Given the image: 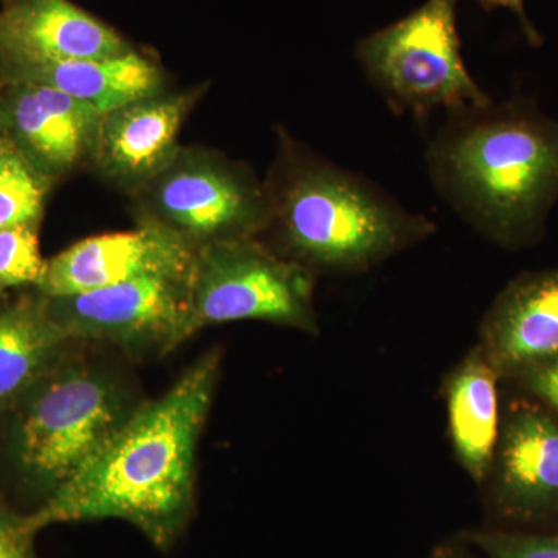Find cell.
<instances>
[{"label": "cell", "mask_w": 558, "mask_h": 558, "mask_svg": "<svg viewBox=\"0 0 558 558\" xmlns=\"http://www.w3.org/2000/svg\"><path fill=\"white\" fill-rule=\"evenodd\" d=\"M219 371L220 352H207L163 396L140 403L105 449L27 515L32 531L123 520L156 548H171L193 513L197 446Z\"/></svg>", "instance_id": "obj_1"}, {"label": "cell", "mask_w": 558, "mask_h": 558, "mask_svg": "<svg viewBox=\"0 0 558 558\" xmlns=\"http://www.w3.org/2000/svg\"><path fill=\"white\" fill-rule=\"evenodd\" d=\"M425 167L440 199L481 236L524 247L558 202V120L524 97L447 113Z\"/></svg>", "instance_id": "obj_2"}, {"label": "cell", "mask_w": 558, "mask_h": 558, "mask_svg": "<svg viewBox=\"0 0 558 558\" xmlns=\"http://www.w3.org/2000/svg\"><path fill=\"white\" fill-rule=\"evenodd\" d=\"M264 189L267 247L314 274H365L436 231L365 175L289 140Z\"/></svg>", "instance_id": "obj_3"}, {"label": "cell", "mask_w": 558, "mask_h": 558, "mask_svg": "<svg viewBox=\"0 0 558 558\" xmlns=\"http://www.w3.org/2000/svg\"><path fill=\"white\" fill-rule=\"evenodd\" d=\"M119 371L70 352L14 407L11 454L44 501L86 468L140 405Z\"/></svg>", "instance_id": "obj_4"}, {"label": "cell", "mask_w": 558, "mask_h": 558, "mask_svg": "<svg viewBox=\"0 0 558 558\" xmlns=\"http://www.w3.org/2000/svg\"><path fill=\"white\" fill-rule=\"evenodd\" d=\"M363 75L398 116L425 121L494 100L462 57L457 0H425L402 20L369 33L355 46Z\"/></svg>", "instance_id": "obj_5"}, {"label": "cell", "mask_w": 558, "mask_h": 558, "mask_svg": "<svg viewBox=\"0 0 558 558\" xmlns=\"http://www.w3.org/2000/svg\"><path fill=\"white\" fill-rule=\"evenodd\" d=\"M132 196L138 222L167 230L194 252L216 242L259 238L266 229L263 183L244 165L205 149L180 148Z\"/></svg>", "instance_id": "obj_6"}, {"label": "cell", "mask_w": 558, "mask_h": 558, "mask_svg": "<svg viewBox=\"0 0 558 558\" xmlns=\"http://www.w3.org/2000/svg\"><path fill=\"white\" fill-rule=\"evenodd\" d=\"M315 274L267 247L259 238L196 250L191 267L193 333L227 323H274L318 333Z\"/></svg>", "instance_id": "obj_7"}, {"label": "cell", "mask_w": 558, "mask_h": 558, "mask_svg": "<svg viewBox=\"0 0 558 558\" xmlns=\"http://www.w3.org/2000/svg\"><path fill=\"white\" fill-rule=\"evenodd\" d=\"M44 299L50 318L72 343L110 344L131 354L163 355L194 336L191 269Z\"/></svg>", "instance_id": "obj_8"}, {"label": "cell", "mask_w": 558, "mask_h": 558, "mask_svg": "<svg viewBox=\"0 0 558 558\" xmlns=\"http://www.w3.org/2000/svg\"><path fill=\"white\" fill-rule=\"evenodd\" d=\"M0 135L53 182L94 159L101 113L46 84L7 81Z\"/></svg>", "instance_id": "obj_9"}, {"label": "cell", "mask_w": 558, "mask_h": 558, "mask_svg": "<svg viewBox=\"0 0 558 558\" xmlns=\"http://www.w3.org/2000/svg\"><path fill=\"white\" fill-rule=\"evenodd\" d=\"M190 245L153 223L87 238L47 263L40 295L68 296L110 288L149 275L182 274L193 267Z\"/></svg>", "instance_id": "obj_10"}, {"label": "cell", "mask_w": 558, "mask_h": 558, "mask_svg": "<svg viewBox=\"0 0 558 558\" xmlns=\"http://www.w3.org/2000/svg\"><path fill=\"white\" fill-rule=\"evenodd\" d=\"M194 100L189 92L161 90L105 113L92 163L134 194L178 156L180 130Z\"/></svg>", "instance_id": "obj_11"}, {"label": "cell", "mask_w": 558, "mask_h": 558, "mask_svg": "<svg viewBox=\"0 0 558 558\" xmlns=\"http://www.w3.org/2000/svg\"><path fill=\"white\" fill-rule=\"evenodd\" d=\"M131 49L119 33L70 0H10L0 11L3 65L108 58Z\"/></svg>", "instance_id": "obj_12"}, {"label": "cell", "mask_w": 558, "mask_h": 558, "mask_svg": "<svg viewBox=\"0 0 558 558\" xmlns=\"http://www.w3.org/2000/svg\"><path fill=\"white\" fill-rule=\"evenodd\" d=\"M501 373L558 357V270L517 279L495 300L480 344Z\"/></svg>", "instance_id": "obj_13"}, {"label": "cell", "mask_w": 558, "mask_h": 558, "mask_svg": "<svg viewBox=\"0 0 558 558\" xmlns=\"http://www.w3.org/2000/svg\"><path fill=\"white\" fill-rule=\"evenodd\" d=\"M495 499L508 515L529 519L558 506V425L523 407L499 435L490 473Z\"/></svg>", "instance_id": "obj_14"}, {"label": "cell", "mask_w": 558, "mask_h": 558, "mask_svg": "<svg viewBox=\"0 0 558 558\" xmlns=\"http://www.w3.org/2000/svg\"><path fill=\"white\" fill-rule=\"evenodd\" d=\"M3 75L46 84L101 116L165 90L159 65L134 49L108 58L3 65Z\"/></svg>", "instance_id": "obj_15"}, {"label": "cell", "mask_w": 558, "mask_h": 558, "mask_svg": "<svg viewBox=\"0 0 558 558\" xmlns=\"http://www.w3.org/2000/svg\"><path fill=\"white\" fill-rule=\"evenodd\" d=\"M498 371L483 348L470 349L444 381L454 457L476 484L490 476L499 440Z\"/></svg>", "instance_id": "obj_16"}, {"label": "cell", "mask_w": 558, "mask_h": 558, "mask_svg": "<svg viewBox=\"0 0 558 558\" xmlns=\"http://www.w3.org/2000/svg\"><path fill=\"white\" fill-rule=\"evenodd\" d=\"M72 341L54 325L43 295L25 296L0 310V414L13 410Z\"/></svg>", "instance_id": "obj_17"}, {"label": "cell", "mask_w": 558, "mask_h": 558, "mask_svg": "<svg viewBox=\"0 0 558 558\" xmlns=\"http://www.w3.org/2000/svg\"><path fill=\"white\" fill-rule=\"evenodd\" d=\"M51 185L5 135H0V230L38 223Z\"/></svg>", "instance_id": "obj_18"}, {"label": "cell", "mask_w": 558, "mask_h": 558, "mask_svg": "<svg viewBox=\"0 0 558 558\" xmlns=\"http://www.w3.org/2000/svg\"><path fill=\"white\" fill-rule=\"evenodd\" d=\"M40 255L38 223H21L0 230V288L35 284L46 275Z\"/></svg>", "instance_id": "obj_19"}, {"label": "cell", "mask_w": 558, "mask_h": 558, "mask_svg": "<svg viewBox=\"0 0 558 558\" xmlns=\"http://www.w3.org/2000/svg\"><path fill=\"white\" fill-rule=\"evenodd\" d=\"M488 558H558V534H512L502 531H470L464 535Z\"/></svg>", "instance_id": "obj_20"}, {"label": "cell", "mask_w": 558, "mask_h": 558, "mask_svg": "<svg viewBox=\"0 0 558 558\" xmlns=\"http://www.w3.org/2000/svg\"><path fill=\"white\" fill-rule=\"evenodd\" d=\"M35 535L27 515H16L0 506V558H38Z\"/></svg>", "instance_id": "obj_21"}, {"label": "cell", "mask_w": 558, "mask_h": 558, "mask_svg": "<svg viewBox=\"0 0 558 558\" xmlns=\"http://www.w3.org/2000/svg\"><path fill=\"white\" fill-rule=\"evenodd\" d=\"M523 384L558 411V357L520 371Z\"/></svg>", "instance_id": "obj_22"}, {"label": "cell", "mask_w": 558, "mask_h": 558, "mask_svg": "<svg viewBox=\"0 0 558 558\" xmlns=\"http://www.w3.org/2000/svg\"><path fill=\"white\" fill-rule=\"evenodd\" d=\"M484 10L492 11L495 9H505L512 11L519 17L521 28H523L524 38L532 47L542 46L543 38L535 25L527 17L524 0H476Z\"/></svg>", "instance_id": "obj_23"}, {"label": "cell", "mask_w": 558, "mask_h": 558, "mask_svg": "<svg viewBox=\"0 0 558 558\" xmlns=\"http://www.w3.org/2000/svg\"><path fill=\"white\" fill-rule=\"evenodd\" d=\"M432 558H473L469 550L458 545H446L433 553Z\"/></svg>", "instance_id": "obj_24"}, {"label": "cell", "mask_w": 558, "mask_h": 558, "mask_svg": "<svg viewBox=\"0 0 558 558\" xmlns=\"http://www.w3.org/2000/svg\"><path fill=\"white\" fill-rule=\"evenodd\" d=\"M0 290H2V288H0Z\"/></svg>", "instance_id": "obj_25"}]
</instances>
